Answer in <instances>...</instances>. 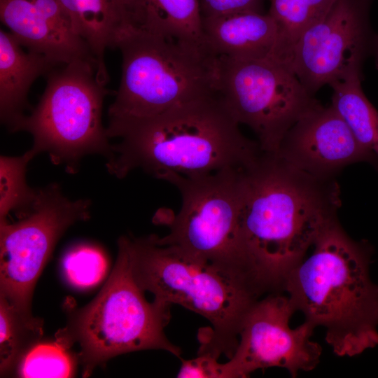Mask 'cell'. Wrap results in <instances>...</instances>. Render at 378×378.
<instances>
[{"mask_svg":"<svg viewBox=\"0 0 378 378\" xmlns=\"http://www.w3.org/2000/svg\"><path fill=\"white\" fill-rule=\"evenodd\" d=\"M335 178L310 175L277 153L262 152L242 172L240 234L246 265L267 293L283 290L289 272L337 218Z\"/></svg>","mask_w":378,"mask_h":378,"instance_id":"1","label":"cell"},{"mask_svg":"<svg viewBox=\"0 0 378 378\" xmlns=\"http://www.w3.org/2000/svg\"><path fill=\"white\" fill-rule=\"evenodd\" d=\"M239 125L217 92L149 117L109 118L107 135L119 141L106 168L118 178L140 169L169 183L244 168L262 151Z\"/></svg>","mask_w":378,"mask_h":378,"instance_id":"2","label":"cell"},{"mask_svg":"<svg viewBox=\"0 0 378 378\" xmlns=\"http://www.w3.org/2000/svg\"><path fill=\"white\" fill-rule=\"evenodd\" d=\"M313 246L284 284L295 311L325 329L326 341L338 356L376 347L378 286L369 277V246L351 239L336 219Z\"/></svg>","mask_w":378,"mask_h":378,"instance_id":"3","label":"cell"},{"mask_svg":"<svg viewBox=\"0 0 378 378\" xmlns=\"http://www.w3.org/2000/svg\"><path fill=\"white\" fill-rule=\"evenodd\" d=\"M127 243L133 276L144 291L158 301L192 310L212 325L200 337L199 354L231 358L246 315L265 293L245 276L158 244L154 234L127 237Z\"/></svg>","mask_w":378,"mask_h":378,"instance_id":"4","label":"cell"},{"mask_svg":"<svg viewBox=\"0 0 378 378\" xmlns=\"http://www.w3.org/2000/svg\"><path fill=\"white\" fill-rule=\"evenodd\" d=\"M114 267L97 296L78 307L67 298L66 325L55 338L73 350L78 347L83 377L118 355L146 349H161L179 357L181 351L164 334L171 304L154 299L148 302L132 271L126 236L118 241Z\"/></svg>","mask_w":378,"mask_h":378,"instance_id":"5","label":"cell"},{"mask_svg":"<svg viewBox=\"0 0 378 378\" xmlns=\"http://www.w3.org/2000/svg\"><path fill=\"white\" fill-rule=\"evenodd\" d=\"M122 73L108 118H143L216 92L218 57L204 45L133 27L118 38Z\"/></svg>","mask_w":378,"mask_h":378,"instance_id":"6","label":"cell"},{"mask_svg":"<svg viewBox=\"0 0 378 378\" xmlns=\"http://www.w3.org/2000/svg\"><path fill=\"white\" fill-rule=\"evenodd\" d=\"M111 94L97 78V65L80 59L48 73L38 104L19 124L33 138V158L48 153L51 162L69 174L78 172L81 160L97 154L106 160L112 144L102 121L104 98Z\"/></svg>","mask_w":378,"mask_h":378,"instance_id":"7","label":"cell"},{"mask_svg":"<svg viewBox=\"0 0 378 378\" xmlns=\"http://www.w3.org/2000/svg\"><path fill=\"white\" fill-rule=\"evenodd\" d=\"M244 168L171 181L181 192V207L169 224V233L162 237L154 234L155 241L255 282L246 265L241 241Z\"/></svg>","mask_w":378,"mask_h":378,"instance_id":"8","label":"cell"},{"mask_svg":"<svg viewBox=\"0 0 378 378\" xmlns=\"http://www.w3.org/2000/svg\"><path fill=\"white\" fill-rule=\"evenodd\" d=\"M216 92L240 124L256 134L262 151L276 153L293 125L318 102L290 66L275 57H218Z\"/></svg>","mask_w":378,"mask_h":378,"instance_id":"9","label":"cell"},{"mask_svg":"<svg viewBox=\"0 0 378 378\" xmlns=\"http://www.w3.org/2000/svg\"><path fill=\"white\" fill-rule=\"evenodd\" d=\"M91 201L70 200L58 183L38 189L18 221L0 220V298L27 315L36 283L66 230L90 217Z\"/></svg>","mask_w":378,"mask_h":378,"instance_id":"10","label":"cell"},{"mask_svg":"<svg viewBox=\"0 0 378 378\" xmlns=\"http://www.w3.org/2000/svg\"><path fill=\"white\" fill-rule=\"evenodd\" d=\"M371 0H336L296 43L289 66L311 93L324 85L361 73L372 57L378 66V34L369 24Z\"/></svg>","mask_w":378,"mask_h":378,"instance_id":"11","label":"cell"},{"mask_svg":"<svg viewBox=\"0 0 378 378\" xmlns=\"http://www.w3.org/2000/svg\"><path fill=\"white\" fill-rule=\"evenodd\" d=\"M295 309L289 298L279 292L258 300L246 315L238 346L223 363L225 378H245L258 370L278 367L291 377L313 370L319 363L321 345L312 340L315 327L304 321L291 328Z\"/></svg>","mask_w":378,"mask_h":378,"instance_id":"12","label":"cell"},{"mask_svg":"<svg viewBox=\"0 0 378 378\" xmlns=\"http://www.w3.org/2000/svg\"><path fill=\"white\" fill-rule=\"evenodd\" d=\"M276 153L292 166L321 178H335L355 162L378 165V158L358 143L336 110L318 102L288 130Z\"/></svg>","mask_w":378,"mask_h":378,"instance_id":"13","label":"cell"},{"mask_svg":"<svg viewBox=\"0 0 378 378\" xmlns=\"http://www.w3.org/2000/svg\"><path fill=\"white\" fill-rule=\"evenodd\" d=\"M0 18L22 46L56 66L80 59L96 64L59 0H0Z\"/></svg>","mask_w":378,"mask_h":378,"instance_id":"14","label":"cell"},{"mask_svg":"<svg viewBox=\"0 0 378 378\" xmlns=\"http://www.w3.org/2000/svg\"><path fill=\"white\" fill-rule=\"evenodd\" d=\"M204 40L216 56L237 60L275 57L278 27L269 14L242 12L202 18Z\"/></svg>","mask_w":378,"mask_h":378,"instance_id":"15","label":"cell"},{"mask_svg":"<svg viewBox=\"0 0 378 378\" xmlns=\"http://www.w3.org/2000/svg\"><path fill=\"white\" fill-rule=\"evenodd\" d=\"M44 56L28 51L10 32L0 31V117L10 132L25 116L27 95L33 83L55 66Z\"/></svg>","mask_w":378,"mask_h":378,"instance_id":"16","label":"cell"},{"mask_svg":"<svg viewBox=\"0 0 378 378\" xmlns=\"http://www.w3.org/2000/svg\"><path fill=\"white\" fill-rule=\"evenodd\" d=\"M79 36L88 44L97 64V78L109 81L105 52L115 48L120 35L131 27L127 0H59Z\"/></svg>","mask_w":378,"mask_h":378,"instance_id":"17","label":"cell"},{"mask_svg":"<svg viewBox=\"0 0 378 378\" xmlns=\"http://www.w3.org/2000/svg\"><path fill=\"white\" fill-rule=\"evenodd\" d=\"M127 6L134 29L206 46L198 0H127Z\"/></svg>","mask_w":378,"mask_h":378,"instance_id":"18","label":"cell"},{"mask_svg":"<svg viewBox=\"0 0 378 378\" xmlns=\"http://www.w3.org/2000/svg\"><path fill=\"white\" fill-rule=\"evenodd\" d=\"M361 76V73H354L330 83L331 106L358 143L378 158V111L362 90Z\"/></svg>","mask_w":378,"mask_h":378,"instance_id":"19","label":"cell"},{"mask_svg":"<svg viewBox=\"0 0 378 378\" xmlns=\"http://www.w3.org/2000/svg\"><path fill=\"white\" fill-rule=\"evenodd\" d=\"M268 13L278 27L275 57L289 65L293 48L302 34L321 20L336 0H270Z\"/></svg>","mask_w":378,"mask_h":378,"instance_id":"20","label":"cell"},{"mask_svg":"<svg viewBox=\"0 0 378 378\" xmlns=\"http://www.w3.org/2000/svg\"><path fill=\"white\" fill-rule=\"evenodd\" d=\"M41 318L27 315L0 298V374L8 377L24 353L43 336Z\"/></svg>","mask_w":378,"mask_h":378,"instance_id":"21","label":"cell"},{"mask_svg":"<svg viewBox=\"0 0 378 378\" xmlns=\"http://www.w3.org/2000/svg\"><path fill=\"white\" fill-rule=\"evenodd\" d=\"M79 364L76 352L58 340H43L31 346L12 376L25 378L71 377Z\"/></svg>","mask_w":378,"mask_h":378,"instance_id":"22","label":"cell"},{"mask_svg":"<svg viewBox=\"0 0 378 378\" xmlns=\"http://www.w3.org/2000/svg\"><path fill=\"white\" fill-rule=\"evenodd\" d=\"M32 159L28 151L20 156H1L0 220L13 211L20 216L32 206L38 189L29 188L26 181L27 166Z\"/></svg>","mask_w":378,"mask_h":378,"instance_id":"23","label":"cell"},{"mask_svg":"<svg viewBox=\"0 0 378 378\" xmlns=\"http://www.w3.org/2000/svg\"><path fill=\"white\" fill-rule=\"evenodd\" d=\"M62 267L65 279L71 286L86 289L97 286L104 279L108 261L99 247L82 244L66 251Z\"/></svg>","mask_w":378,"mask_h":378,"instance_id":"24","label":"cell"},{"mask_svg":"<svg viewBox=\"0 0 378 378\" xmlns=\"http://www.w3.org/2000/svg\"><path fill=\"white\" fill-rule=\"evenodd\" d=\"M178 378H225L223 363L209 354H199L190 360H181Z\"/></svg>","mask_w":378,"mask_h":378,"instance_id":"25","label":"cell"},{"mask_svg":"<svg viewBox=\"0 0 378 378\" xmlns=\"http://www.w3.org/2000/svg\"><path fill=\"white\" fill-rule=\"evenodd\" d=\"M202 18L242 12H260L262 0H198Z\"/></svg>","mask_w":378,"mask_h":378,"instance_id":"26","label":"cell"}]
</instances>
